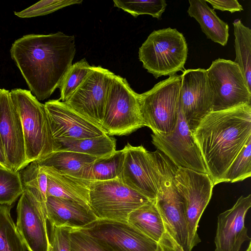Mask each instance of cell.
<instances>
[{"mask_svg": "<svg viewBox=\"0 0 251 251\" xmlns=\"http://www.w3.org/2000/svg\"><path fill=\"white\" fill-rule=\"evenodd\" d=\"M75 39L74 35L59 31L26 35L12 44L11 57L38 100L49 98L59 87L73 64Z\"/></svg>", "mask_w": 251, "mask_h": 251, "instance_id": "1", "label": "cell"}, {"mask_svg": "<svg viewBox=\"0 0 251 251\" xmlns=\"http://www.w3.org/2000/svg\"><path fill=\"white\" fill-rule=\"evenodd\" d=\"M192 135L214 186L223 182L226 170L251 137V104L209 112Z\"/></svg>", "mask_w": 251, "mask_h": 251, "instance_id": "2", "label": "cell"}, {"mask_svg": "<svg viewBox=\"0 0 251 251\" xmlns=\"http://www.w3.org/2000/svg\"><path fill=\"white\" fill-rule=\"evenodd\" d=\"M10 95L21 119L28 163L45 158L54 151V141L44 104L30 91L15 89Z\"/></svg>", "mask_w": 251, "mask_h": 251, "instance_id": "3", "label": "cell"}, {"mask_svg": "<svg viewBox=\"0 0 251 251\" xmlns=\"http://www.w3.org/2000/svg\"><path fill=\"white\" fill-rule=\"evenodd\" d=\"M188 51L183 34L168 27L152 31L139 49L138 56L143 67L157 78L183 71Z\"/></svg>", "mask_w": 251, "mask_h": 251, "instance_id": "4", "label": "cell"}, {"mask_svg": "<svg viewBox=\"0 0 251 251\" xmlns=\"http://www.w3.org/2000/svg\"><path fill=\"white\" fill-rule=\"evenodd\" d=\"M139 96L126 78L114 74L108 86L101 125L108 135H126L145 126Z\"/></svg>", "mask_w": 251, "mask_h": 251, "instance_id": "5", "label": "cell"}, {"mask_svg": "<svg viewBox=\"0 0 251 251\" xmlns=\"http://www.w3.org/2000/svg\"><path fill=\"white\" fill-rule=\"evenodd\" d=\"M181 75H175L139 94V103L145 126L153 133L172 132L176 126L179 109Z\"/></svg>", "mask_w": 251, "mask_h": 251, "instance_id": "6", "label": "cell"}, {"mask_svg": "<svg viewBox=\"0 0 251 251\" xmlns=\"http://www.w3.org/2000/svg\"><path fill=\"white\" fill-rule=\"evenodd\" d=\"M150 200L117 178L92 181L89 205L98 219L127 222L129 214Z\"/></svg>", "mask_w": 251, "mask_h": 251, "instance_id": "7", "label": "cell"}, {"mask_svg": "<svg viewBox=\"0 0 251 251\" xmlns=\"http://www.w3.org/2000/svg\"><path fill=\"white\" fill-rule=\"evenodd\" d=\"M174 182L183 201L188 234V249L201 242L199 222L212 195L214 185L207 174L177 168Z\"/></svg>", "mask_w": 251, "mask_h": 251, "instance_id": "8", "label": "cell"}, {"mask_svg": "<svg viewBox=\"0 0 251 251\" xmlns=\"http://www.w3.org/2000/svg\"><path fill=\"white\" fill-rule=\"evenodd\" d=\"M206 72L213 96L212 111L251 104V89L234 61L218 58L212 62Z\"/></svg>", "mask_w": 251, "mask_h": 251, "instance_id": "9", "label": "cell"}, {"mask_svg": "<svg viewBox=\"0 0 251 251\" xmlns=\"http://www.w3.org/2000/svg\"><path fill=\"white\" fill-rule=\"evenodd\" d=\"M79 229L106 251H160L158 242L127 222L97 219Z\"/></svg>", "mask_w": 251, "mask_h": 251, "instance_id": "10", "label": "cell"}, {"mask_svg": "<svg viewBox=\"0 0 251 251\" xmlns=\"http://www.w3.org/2000/svg\"><path fill=\"white\" fill-rule=\"evenodd\" d=\"M152 143L176 167L207 174L201 151L193 138L180 105L175 129L167 134L153 133Z\"/></svg>", "mask_w": 251, "mask_h": 251, "instance_id": "11", "label": "cell"}, {"mask_svg": "<svg viewBox=\"0 0 251 251\" xmlns=\"http://www.w3.org/2000/svg\"><path fill=\"white\" fill-rule=\"evenodd\" d=\"M113 75V73L101 66H92L90 72L65 101V103L101 126L108 86Z\"/></svg>", "mask_w": 251, "mask_h": 251, "instance_id": "12", "label": "cell"}, {"mask_svg": "<svg viewBox=\"0 0 251 251\" xmlns=\"http://www.w3.org/2000/svg\"><path fill=\"white\" fill-rule=\"evenodd\" d=\"M181 77L180 108L193 133L201 120L212 111L213 96L206 70H184Z\"/></svg>", "mask_w": 251, "mask_h": 251, "instance_id": "13", "label": "cell"}, {"mask_svg": "<svg viewBox=\"0 0 251 251\" xmlns=\"http://www.w3.org/2000/svg\"><path fill=\"white\" fill-rule=\"evenodd\" d=\"M16 227L28 251H49L46 206L24 190L17 207Z\"/></svg>", "mask_w": 251, "mask_h": 251, "instance_id": "14", "label": "cell"}, {"mask_svg": "<svg viewBox=\"0 0 251 251\" xmlns=\"http://www.w3.org/2000/svg\"><path fill=\"white\" fill-rule=\"evenodd\" d=\"M156 205L165 226L175 240L189 251L188 234L183 201L171 174L163 175L156 180Z\"/></svg>", "mask_w": 251, "mask_h": 251, "instance_id": "15", "label": "cell"}, {"mask_svg": "<svg viewBox=\"0 0 251 251\" xmlns=\"http://www.w3.org/2000/svg\"><path fill=\"white\" fill-rule=\"evenodd\" d=\"M44 105L54 140L91 138L107 134L100 126L60 100H50Z\"/></svg>", "mask_w": 251, "mask_h": 251, "instance_id": "16", "label": "cell"}, {"mask_svg": "<svg viewBox=\"0 0 251 251\" xmlns=\"http://www.w3.org/2000/svg\"><path fill=\"white\" fill-rule=\"evenodd\" d=\"M0 134L7 160L11 170L18 172L28 164L19 114L10 92L0 89Z\"/></svg>", "mask_w": 251, "mask_h": 251, "instance_id": "17", "label": "cell"}, {"mask_svg": "<svg viewBox=\"0 0 251 251\" xmlns=\"http://www.w3.org/2000/svg\"><path fill=\"white\" fill-rule=\"evenodd\" d=\"M122 150L124 161L119 178L128 187L155 201L156 190L150 152L142 145L133 146L128 143Z\"/></svg>", "mask_w": 251, "mask_h": 251, "instance_id": "18", "label": "cell"}, {"mask_svg": "<svg viewBox=\"0 0 251 251\" xmlns=\"http://www.w3.org/2000/svg\"><path fill=\"white\" fill-rule=\"evenodd\" d=\"M251 206V195L242 196L230 209L218 216L215 237V251H239L251 238L245 226L246 215Z\"/></svg>", "mask_w": 251, "mask_h": 251, "instance_id": "19", "label": "cell"}, {"mask_svg": "<svg viewBox=\"0 0 251 251\" xmlns=\"http://www.w3.org/2000/svg\"><path fill=\"white\" fill-rule=\"evenodd\" d=\"M45 205L51 226L81 228L98 219L89 206L76 201L49 196Z\"/></svg>", "mask_w": 251, "mask_h": 251, "instance_id": "20", "label": "cell"}, {"mask_svg": "<svg viewBox=\"0 0 251 251\" xmlns=\"http://www.w3.org/2000/svg\"><path fill=\"white\" fill-rule=\"evenodd\" d=\"M42 167L47 177V197L74 201L90 206L89 192L92 181L61 174L52 167Z\"/></svg>", "mask_w": 251, "mask_h": 251, "instance_id": "21", "label": "cell"}, {"mask_svg": "<svg viewBox=\"0 0 251 251\" xmlns=\"http://www.w3.org/2000/svg\"><path fill=\"white\" fill-rule=\"evenodd\" d=\"M97 158L73 151H56L37 161L40 166L52 167L61 174L91 180L92 164Z\"/></svg>", "mask_w": 251, "mask_h": 251, "instance_id": "22", "label": "cell"}, {"mask_svg": "<svg viewBox=\"0 0 251 251\" xmlns=\"http://www.w3.org/2000/svg\"><path fill=\"white\" fill-rule=\"evenodd\" d=\"M187 13L200 24L206 37L223 46L226 45L229 37L228 24L220 19L206 0H189Z\"/></svg>", "mask_w": 251, "mask_h": 251, "instance_id": "23", "label": "cell"}, {"mask_svg": "<svg viewBox=\"0 0 251 251\" xmlns=\"http://www.w3.org/2000/svg\"><path fill=\"white\" fill-rule=\"evenodd\" d=\"M54 141V151H70L100 158L108 156L116 151L115 139L107 134L91 138Z\"/></svg>", "mask_w": 251, "mask_h": 251, "instance_id": "24", "label": "cell"}, {"mask_svg": "<svg viewBox=\"0 0 251 251\" xmlns=\"http://www.w3.org/2000/svg\"><path fill=\"white\" fill-rule=\"evenodd\" d=\"M127 222L158 243L165 231V224L155 201H150L132 211L128 216Z\"/></svg>", "mask_w": 251, "mask_h": 251, "instance_id": "25", "label": "cell"}, {"mask_svg": "<svg viewBox=\"0 0 251 251\" xmlns=\"http://www.w3.org/2000/svg\"><path fill=\"white\" fill-rule=\"evenodd\" d=\"M236 57L234 62L240 68L251 89V29L239 19L233 23Z\"/></svg>", "mask_w": 251, "mask_h": 251, "instance_id": "26", "label": "cell"}, {"mask_svg": "<svg viewBox=\"0 0 251 251\" xmlns=\"http://www.w3.org/2000/svg\"><path fill=\"white\" fill-rule=\"evenodd\" d=\"M23 190L30 192L45 206L47 177L37 161L30 162L19 171Z\"/></svg>", "mask_w": 251, "mask_h": 251, "instance_id": "27", "label": "cell"}, {"mask_svg": "<svg viewBox=\"0 0 251 251\" xmlns=\"http://www.w3.org/2000/svg\"><path fill=\"white\" fill-rule=\"evenodd\" d=\"M11 206L0 204V251H26L10 214Z\"/></svg>", "mask_w": 251, "mask_h": 251, "instance_id": "28", "label": "cell"}, {"mask_svg": "<svg viewBox=\"0 0 251 251\" xmlns=\"http://www.w3.org/2000/svg\"><path fill=\"white\" fill-rule=\"evenodd\" d=\"M124 161L122 150L115 151L108 156L97 158L92 164L90 180L107 181L119 178Z\"/></svg>", "mask_w": 251, "mask_h": 251, "instance_id": "29", "label": "cell"}, {"mask_svg": "<svg viewBox=\"0 0 251 251\" xmlns=\"http://www.w3.org/2000/svg\"><path fill=\"white\" fill-rule=\"evenodd\" d=\"M92 66L85 58L72 64L63 77L59 86L60 91V100L66 101L74 93L90 72Z\"/></svg>", "mask_w": 251, "mask_h": 251, "instance_id": "30", "label": "cell"}, {"mask_svg": "<svg viewBox=\"0 0 251 251\" xmlns=\"http://www.w3.org/2000/svg\"><path fill=\"white\" fill-rule=\"evenodd\" d=\"M114 6L129 13L134 17L149 15L160 19L165 11L167 3L164 0H114Z\"/></svg>", "mask_w": 251, "mask_h": 251, "instance_id": "31", "label": "cell"}, {"mask_svg": "<svg viewBox=\"0 0 251 251\" xmlns=\"http://www.w3.org/2000/svg\"><path fill=\"white\" fill-rule=\"evenodd\" d=\"M23 192L19 171L0 165V204L11 206Z\"/></svg>", "mask_w": 251, "mask_h": 251, "instance_id": "32", "label": "cell"}, {"mask_svg": "<svg viewBox=\"0 0 251 251\" xmlns=\"http://www.w3.org/2000/svg\"><path fill=\"white\" fill-rule=\"evenodd\" d=\"M251 176V137L225 173L223 182L242 181Z\"/></svg>", "mask_w": 251, "mask_h": 251, "instance_id": "33", "label": "cell"}, {"mask_svg": "<svg viewBox=\"0 0 251 251\" xmlns=\"http://www.w3.org/2000/svg\"><path fill=\"white\" fill-rule=\"evenodd\" d=\"M82 0H43L20 12H15L17 16L31 18L44 16L68 6L80 4Z\"/></svg>", "mask_w": 251, "mask_h": 251, "instance_id": "34", "label": "cell"}, {"mask_svg": "<svg viewBox=\"0 0 251 251\" xmlns=\"http://www.w3.org/2000/svg\"><path fill=\"white\" fill-rule=\"evenodd\" d=\"M70 240V251H106L79 228H71Z\"/></svg>", "mask_w": 251, "mask_h": 251, "instance_id": "35", "label": "cell"}, {"mask_svg": "<svg viewBox=\"0 0 251 251\" xmlns=\"http://www.w3.org/2000/svg\"><path fill=\"white\" fill-rule=\"evenodd\" d=\"M71 229L68 227L51 226L49 251H70Z\"/></svg>", "mask_w": 251, "mask_h": 251, "instance_id": "36", "label": "cell"}, {"mask_svg": "<svg viewBox=\"0 0 251 251\" xmlns=\"http://www.w3.org/2000/svg\"><path fill=\"white\" fill-rule=\"evenodd\" d=\"M206 1L211 4L214 9H216L223 11H227L231 13L240 12L243 10L242 6L237 0H206Z\"/></svg>", "mask_w": 251, "mask_h": 251, "instance_id": "37", "label": "cell"}, {"mask_svg": "<svg viewBox=\"0 0 251 251\" xmlns=\"http://www.w3.org/2000/svg\"><path fill=\"white\" fill-rule=\"evenodd\" d=\"M160 251H184L165 227V231L158 242Z\"/></svg>", "mask_w": 251, "mask_h": 251, "instance_id": "38", "label": "cell"}, {"mask_svg": "<svg viewBox=\"0 0 251 251\" xmlns=\"http://www.w3.org/2000/svg\"><path fill=\"white\" fill-rule=\"evenodd\" d=\"M0 165L3 167L11 170V168L9 164L5 155V150L2 138L0 134Z\"/></svg>", "mask_w": 251, "mask_h": 251, "instance_id": "39", "label": "cell"}, {"mask_svg": "<svg viewBox=\"0 0 251 251\" xmlns=\"http://www.w3.org/2000/svg\"><path fill=\"white\" fill-rule=\"evenodd\" d=\"M246 251H251V242L249 243V246Z\"/></svg>", "mask_w": 251, "mask_h": 251, "instance_id": "40", "label": "cell"}]
</instances>
